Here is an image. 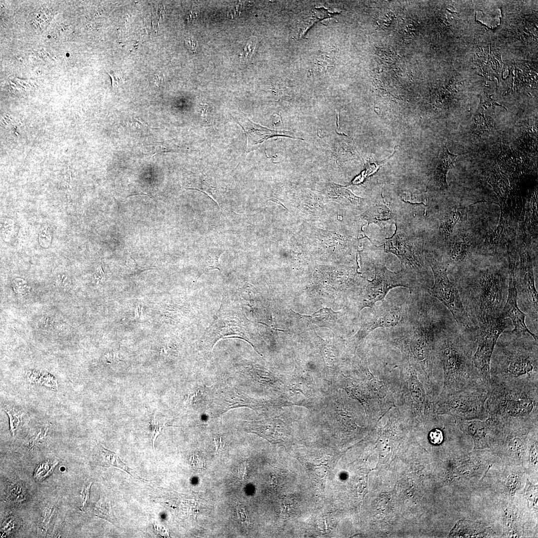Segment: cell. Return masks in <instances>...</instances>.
Instances as JSON below:
<instances>
[{
  "label": "cell",
  "instance_id": "6da1fadb",
  "mask_svg": "<svg viewBox=\"0 0 538 538\" xmlns=\"http://www.w3.org/2000/svg\"><path fill=\"white\" fill-rule=\"evenodd\" d=\"M486 407L488 417L504 428L537 426L538 376L517 380L490 379Z\"/></svg>",
  "mask_w": 538,
  "mask_h": 538
},
{
  "label": "cell",
  "instance_id": "7a4b0ae2",
  "mask_svg": "<svg viewBox=\"0 0 538 538\" xmlns=\"http://www.w3.org/2000/svg\"><path fill=\"white\" fill-rule=\"evenodd\" d=\"M437 348L444 375V385L440 398L486 386L472 360L477 348L475 330L457 325L438 340Z\"/></svg>",
  "mask_w": 538,
  "mask_h": 538
},
{
  "label": "cell",
  "instance_id": "3957f363",
  "mask_svg": "<svg viewBox=\"0 0 538 538\" xmlns=\"http://www.w3.org/2000/svg\"><path fill=\"white\" fill-rule=\"evenodd\" d=\"M538 341L528 333L504 331L490 362V379L517 380L538 376Z\"/></svg>",
  "mask_w": 538,
  "mask_h": 538
},
{
  "label": "cell",
  "instance_id": "277c9868",
  "mask_svg": "<svg viewBox=\"0 0 538 538\" xmlns=\"http://www.w3.org/2000/svg\"><path fill=\"white\" fill-rule=\"evenodd\" d=\"M458 288L474 328L479 323L501 316L508 284L499 271L489 269L482 270L471 283Z\"/></svg>",
  "mask_w": 538,
  "mask_h": 538
},
{
  "label": "cell",
  "instance_id": "5b68a950",
  "mask_svg": "<svg viewBox=\"0 0 538 538\" xmlns=\"http://www.w3.org/2000/svg\"><path fill=\"white\" fill-rule=\"evenodd\" d=\"M251 327L249 320L239 304L230 300L224 291L221 305L210 325L202 336L203 343L211 350L221 339L238 338L249 343Z\"/></svg>",
  "mask_w": 538,
  "mask_h": 538
},
{
  "label": "cell",
  "instance_id": "8992f818",
  "mask_svg": "<svg viewBox=\"0 0 538 538\" xmlns=\"http://www.w3.org/2000/svg\"><path fill=\"white\" fill-rule=\"evenodd\" d=\"M488 387L481 386L439 398L437 412L452 416L456 421L486 420Z\"/></svg>",
  "mask_w": 538,
  "mask_h": 538
},
{
  "label": "cell",
  "instance_id": "52a82bcc",
  "mask_svg": "<svg viewBox=\"0 0 538 538\" xmlns=\"http://www.w3.org/2000/svg\"><path fill=\"white\" fill-rule=\"evenodd\" d=\"M430 267L434 276L433 286L428 293L438 299L450 311L457 324L462 328L474 330V328L464 306L457 285L448 277V263L432 260Z\"/></svg>",
  "mask_w": 538,
  "mask_h": 538
},
{
  "label": "cell",
  "instance_id": "ba28073f",
  "mask_svg": "<svg viewBox=\"0 0 538 538\" xmlns=\"http://www.w3.org/2000/svg\"><path fill=\"white\" fill-rule=\"evenodd\" d=\"M509 324L507 318L500 316L479 323L475 327L477 348L472 360L483 382L488 387L490 381V362L495 345Z\"/></svg>",
  "mask_w": 538,
  "mask_h": 538
},
{
  "label": "cell",
  "instance_id": "9c48e42d",
  "mask_svg": "<svg viewBox=\"0 0 538 538\" xmlns=\"http://www.w3.org/2000/svg\"><path fill=\"white\" fill-rule=\"evenodd\" d=\"M518 281L516 280L518 304L532 319L538 333V301L534 275L533 261L525 251L520 255Z\"/></svg>",
  "mask_w": 538,
  "mask_h": 538
},
{
  "label": "cell",
  "instance_id": "30bf717a",
  "mask_svg": "<svg viewBox=\"0 0 538 538\" xmlns=\"http://www.w3.org/2000/svg\"><path fill=\"white\" fill-rule=\"evenodd\" d=\"M404 274L405 269L403 267L400 271L395 272L382 264H376L374 278L371 281L368 280L369 284L363 301L364 306L373 307L376 302L384 301L388 292L393 288L410 287Z\"/></svg>",
  "mask_w": 538,
  "mask_h": 538
},
{
  "label": "cell",
  "instance_id": "8fae6325",
  "mask_svg": "<svg viewBox=\"0 0 538 538\" xmlns=\"http://www.w3.org/2000/svg\"><path fill=\"white\" fill-rule=\"evenodd\" d=\"M508 266L509 277L508 294L501 316L504 318L511 319L514 327L513 331L528 333L536 341H538V335L531 332L526 325L525 322L526 314L523 312L518 306L515 275L516 262L511 259H508Z\"/></svg>",
  "mask_w": 538,
  "mask_h": 538
},
{
  "label": "cell",
  "instance_id": "7c38bea8",
  "mask_svg": "<svg viewBox=\"0 0 538 538\" xmlns=\"http://www.w3.org/2000/svg\"><path fill=\"white\" fill-rule=\"evenodd\" d=\"M396 226L395 234L386 241L385 251L395 254L402 266L408 265L414 269L422 268L423 262L414 241L401 231L399 226Z\"/></svg>",
  "mask_w": 538,
  "mask_h": 538
},
{
  "label": "cell",
  "instance_id": "4fadbf2b",
  "mask_svg": "<svg viewBox=\"0 0 538 538\" xmlns=\"http://www.w3.org/2000/svg\"><path fill=\"white\" fill-rule=\"evenodd\" d=\"M237 122L243 129L247 137L246 152L257 149L269 138L275 136H285L294 138L291 131H276L269 129L255 123L245 117L236 118Z\"/></svg>",
  "mask_w": 538,
  "mask_h": 538
},
{
  "label": "cell",
  "instance_id": "5bb4252c",
  "mask_svg": "<svg viewBox=\"0 0 538 538\" xmlns=\"http://www.w3.org/2000/svg\"><path fill=\"white\" fill-rule=\"evenodd\" d=\"M457 422L462 430L472 436L477 446L487 445L491 434L502 427L489 417L485 421L475 419L457 421Z\"/></svg>",
  "mask_w": 538,
  "mask_h": 538
},
{
  "label": "cell",
  "instance_id": "9a60e30c",
  "mask_svg": "<svg viewBox=\"0 0 538 538\" xmlns=\"http://www.w3.org/2000/svg\"><path fill=\"white\" fill-rule=\"evenodd\" d=\"M458 155L450 153L445 145L440 147L436 158L433 178L440 189L447 188V174L450 169L454 168L455 161Z\"/></svg>",
  "mask_w": 538,
  "mask_h": 538
},
{
  "label": "cell",
  "instance_id": "2e32d148",
  "mask_svg": "<svg viewBox=\"0 0 538 538\" xmlns=\"http://www.w3.org/2000/svg\"><path fill=\"white\" fill-rule=\"evenodd\" d=\"M403 318L401 311L397 308H384L376 313L375 316L362 328L360 332L367 335L378 328L394 327L398 325Z\"/></svg>",
  "mask_w": 538,
  "mask_h": 538
},
{
  "label": "cell",
  "instance_id": "e0dca14e",
  "mask_svg": "<svg viewBox=\"0 0 538 538\" xmlns=\"http://www.w3.org/2000/svg\"><path fill=\"white\" fill-rule=\"evenodd\" d=\"M363 216L369 224L374 223L381 227L390 222L393 217L392 211L382 198L370 207Z\"/></svg>",
  "mask_w": 538,
  "mask_h": 538
},
{
  "label": "cell",
  "instance_id": "ac0fdd59",
  "mask_svg": "<svg viewBox=\"0 0 538 538\" xmlns=\"http://www.w3.org/2000/svg\"><path fill=\"white\" fill-rule=\"evenodd\" d=\"M464 213L456 207L450 208L443 214L440 220L439 230L444 239L451 235L456 223L462 219Z\"/></svg>",
  "mask_w": 538,
  "mask_h": 538
},
{
  "label": "cell",
  "instance_id": "d6986e66",
  "mask_svg": "<svg viewBox=\"0 0 538 538\" xmlns=\"http://www.w3.org/2000/svg\"><path fill=\"white\" fill-rule=\"evenodd\" d=\"M100 450L102 456L103 462L106 466L113 467L122 470L123 469L124 471L129 473L132 476L141 480L140 478L134 472L133 470L129 468L126 464L121 461L116 453L105 448L102 446H101Z\"/></svg>",
  "mask_w": 538,
  "mask_h": 538
},
{
  "label": "cell",
  "instance_id": "ffe728a7",
  "mask_svg": "<svg viewBox=\"0 0 538 538\" xmlns=\"http://www.w3.org/2000/svg\"><path fill=\"white\" fill-rule=\"evenodd\" d=\"M468 244L464 239L455 238L451 244L450 261L459 264L465 259L468 250Z\"/></svg>",
  "mask_w": 538,
  "mask_h": 538
},
{
  "label": "cell",
  "instance_id": "44dd1931",
  "mask_svg": "<svg viewBox=\"0 0 538 538\" xmlns=\"http://www.w3.org/2000/svg\"><path fill=\"white\" fill-rule=\"evenodd\" d=\"M94 514L112 524L116 523V519L112 509L111 501L105 497H101L96 503Z\"/></svg>",
  "mask_w": 538,
  "mask_h": 538
},
{
  "label": "cell",
  "instance_id": "7402d4cb",
  "mask_svg": "<svg viewBox=\"0 0 538 538\" xmlns=\"http://www.w3.org/2000/svg\"><path fill=\"white\" fill-rule=\"evenodd\" d=\"M57 463L48 461L39 464L34 470V478L38 482L43 480L52 474Z\"/></svg>",
  "mask_w": 538,
  "mask_h": 538
},
{
  "label": "cell",
  "instance_id": "603a6c76",
  "mask_svg": "<svg viewBox=\"0 0 538 538\" xmlns=\"http://www.w3.org/2000/svg\"><path fill=\"white\" fill-rule=\"evenodd\" d=\"M328 191L329 195L333 197H345L350 201L360 199L347 188L334 183L328 184Z\"/></svg>",
  "mask_w": 538,
  "mask_h": 538
},
{
  "label": "cell",
  "instance_id": "cb8c5ba5",
  "mask_svg": "<svg viewBox=\"0 0 538 538\" xmlns=\"http://www.w3.org/2000/svg\"><path fill=\"white\" fill-rule=\"evenodd\" d=\"M54 511L53 508H47L43 511L37 524V532L39 536H44L46 535Z\"/></svg>",
  "mask_w": 538,
  "mask_h": 538
},
{
  "label": "cell",
  "instance_id": "d4e9b609",
  "mask_svg": "<svg viewBox=\"0 0 538 538\" xmlns=\"http://www.w3.org/2000/svg\"><path fill=\"white\" fill-rule=\"evenodd\" d=\"M220 251L215 250L211 252L209 251V252L206 255L204 270L218 269L219 270L221 271L219 261L220 256L224 252L220 253Z\"/></svg>",
  "mask_w": 538,
  "mask_h": 538
},
{
  "label": "cell",
  "instance_id": "484cf974",
  "mask_svg": "<svg viewBox=\"0 0 538 538\" xmlns=\"http://www.w3.org/2000/svg\"><path fill=\"white\" fill-rule=\"evenodd\" d=\"M11 287L13 292L18 296H24L31 290V286L23 278L17 277L12 282Z\"/></svg>",
  "mask_w": 538,
  "mask_h": 538
},
{
  "label": "cell",
  "instance_id": "4316f807",
  "mask_svg": "<svg viewBox=\"0 0 538 538\" xmlns=\"http://www.w3.org/2000/svg\"><path fill=\"white\" fill-rule=\"evenodd\" d=\"M333 14H334V13L329 12L323 7L314 8L313 15L310 18V20L308 21L303 33H306L308 29L316 22V21H318L323 18L330 17Z\"/></svg>",
  "mask_w": 538,
  "mask_h": 538
},
{
  "label": "cell",
  "instance_id": "83f0119b",
  "mask_svg": "<svg viewBox=\"0 0 538 538\" xmlns=\"http://www.w3.org/2000/svg\"><path fill=\"white\" fill-rule=\"evenodd\" d=\"M1 234L5 242H8L14 230V222L9 218L2 219L0 225Z\"/></svg>",
  "mask_w": 538,
  "mask_h": 538
},
{
  "label": "cell",
  "instance_id": "f1b7e54d",
  "mask_svg": "<svg viewBox=\"0 0 538 538\" xmlns=\"http://www.w3.org/2000/svg\"><path fill=\"white\" fill-rule=\"evenodd\" d=\"M53 283L56 287L64 291H68L71 287L72 281L66 274L60 273L55 277Z\"/></svg>",
  "mask_w": 538,
  "mask_h": 538
},
{
  "label": "cell",
  "instance_id": "f546056e",
  "mask_svg": "<svg viewBox=\"0 0 538 538\" xmlns=\"http://www.w3.org/2000/svg\"><path fill=\"white\" fill-rule=\"evenodd\" d=\"M152 430V439L153 446L154 449L155 441L158 435L161 432L162 429L166 426V422L162 419H158L153 417L150 421Z\"/></svg>",
  "mask_w": 538,
  "mask_h": 538
},
{
  "label": "cell",
  "instance_id": "4dcf8cb0",
  "mask_svg": "<svg viewBox=\"0 0 538 538\" xmlns=\"http://www.w3.org/2000/svg\"><path fill=\"white\" fill-rule=\"evenodd\" d=\"M5 411L9 417L10 430L14 433V431L17 429L20 422L22 414L21 412L13 409L9 407H6Z\"/></svg>",
  "mask_w": 538,
  "mask_h": 538
},
{
  "label": "cell",
  "instance_id": "1f68e13d",
  "mask_svg": "<svg viewBox=\"0 0 538 538\" xmlns=\"http://www.w3.org/2000/svg\"><path fill=\"white\" fill-rule=\"evenodd\" d=\"M52 236L49 227L46 225L41 228L39 233V244L41 247L47 248L50 246Z\"/></svg>",
  "mask_w": 538,
  "mask_h": 538
},
{
  "label": "cell",
  "instance_id": "d6a6232c",
  "mask_svg": "<svg viewBox=\"0 0 538 538\" xmlns=\"http://www.w3.org/2000/svg\"><path fill=\"white\" fill-rule=\"evenodd\" d=\"M444 435L443 431L438 427L432 429L429 432V441L433 445H438L441 444L444 440Z\"/></svg>",
  "mask_w": 538,
  "mask_h": 538
},
{
  "label": "cell",
  "instance_id": "836d02e7",
  "mask_svg": "<svg viewBox=\"0 0 538 538\" xmlns=\"http://www.w3.org/2000/svg\"><path fill=\"white\" fill-rule=\"evenodd\" d=\"M91 485L92 482H86L84 484L82 487L80 493L82 508L86 507L88 503Z\"/></svg>",
  "mask_w": 538,
  "mask_h": 538
},
{
  "label": "cell",
  "instance_id": "e575fe53",
  "mask_svg": "<svg viewBox=\"0 0 538 538\" xmlns=\"http://www.w3.org/2000/svg\"><path fill=\"white\" fill-rule=\"evenodd\" d=\"M247 42L246 43L245 46L244 48V54L246 57L250 58L251 57L252 54L254 52V50L256 47L257 39L255 36H251L249 37L247 40Z\"/></svg>",
  "mask_w": 538,
  "mask_h": 538
},
{
  "label": "cell",
  "instance_id": "d590c367",
  "mask_svg": "<svg viewBox=\"0 0 538 538\" xmlns=\"http://www.w3.org/2000/svg\"><path fill=\"white\" fill-rule=\"evenodd\" d=\"M56 322L54 318L45 316L41 319V325L45 329H52L55 326Z\"/></svg>",
  "mask_w": 538,
  "mask_h": 538
},
{
  "label": "cell",
  "instance_id": "8d00e7d4",
  "mask_svg": "<svg viewBox=\"0 0 538 538\" xmlns=\"http://www.w3.org/2000/svg\"><path fill=\"white\" fill-rule=\"evenodd\" d=\"M186 47L191 52H195L196 48L198 45L197 41L188 38L184 41Z\"/></svg>",
  "mask_w": 538,
  "mask_h": 538
},
{
  "label": "cell",
  "instance_id": "74e56055",
  "mask_svg": "<svg viewBox=\"0 0 538 538\" xmlns=\"http://www.w3.org/2000/svg\"><path fill=\"white\" fill-rule=\"evenodd\" d=\"M104 275V272L103 271V269H102L101 267L99 266V268L97 269V270L96 271V273L95 274V275H94V281H95V282L97 284H99L100 282V281L102 280Z\"/></svg>",
  "mask_w": 538,
  "mask_h": 538
},
{
  "label": "cell",
  "instance_id": "f35d334b",
  "mask_svg": "<svg viewBox=\"0 0 538 538\" xmlns=\"http://www.w3.org/2000/svg\"><path fill=\"white\" fill-rule=\"evenodd\" d=\"M110 76L112 78V86H114L115 85V84L118 85L119 83L121 82V79L116 76H112L111 75H110Z\"/></svg>",
  "mask_w": 538,
  "mask_h": 538
},
{
  "label": "cell",
  "instance_id": "ab89813d",
  "mask_svg": "<svg viewBox=\"0 0 538 538\" xmlns=\"http://www.w3.org/2000/svg\"><path fill=\"white\" fill-rule=\"evenodd\" d=\"M161 80V78H160V77L157 75L155 76V83L157 86H158L159 84L160 83Z\"/></svg>",
  "mask_w": 538,
  "mask_h": 538
}]
</instances>
